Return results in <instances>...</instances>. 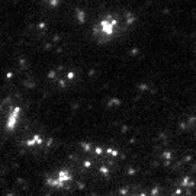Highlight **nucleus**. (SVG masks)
<instances>
[{
  "label": "nucleus",
  "mask_w": 196,
  "mask_h": 196,
  "mask_svg": "<svg viewBox=\"0 0 196 196\" xmlns=\"http://www.w3.org/2000/svg\"><path fill=\"white\" fill-rule=\"evenodd\" d=\"M70 182H71V174L65 170H61V172L49 176L47 179V185L52 188H65L70 185Z\"/></svg>",
  "instance_id": "f257e3e1"
},
{
  "label": "nucleus",
  "mask_w": 196,
  "mask_h": 196,
  "mask_svg": "<svg viewBox=\"0 0 196 196\" xmlns=\"http://www.w3.org/2000/svg\"><path fill=\"white\" fill-rule=\"evenodd\" d=\"M118 26V22L115 19H110V17H106L103 19L98 26V33L103 35V36H110L115 33V29Z\"/></svg>",
  "instance_id": "f03ea898"
},
{
  "label": "nucleus",
  "mask_w": 196,
  "mask_h": 196,
  "mask_svg": "<svg viewBox=\"0 0 196 196\" xmlns=\"http://www.w3.org/2000/svg\"><path fill=\"white\" fill-rule=\"evenodd\" d=\"M19 115H20V107H13L9 114V119H8V128L9 129H13L16 126L17 121H19Z\"/></svg>",
  "instance_id": "7ed1b4c3"
}]
</instances>
